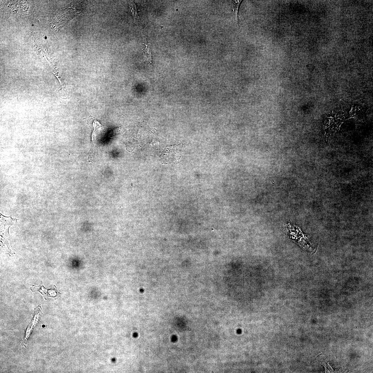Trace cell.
<instances>
[{
    "instance_id": "1",
    "label": "cell",
    "mask_w": 373,
    "mask_h": 373,
    "mask_svg": "<svg viewBox=\"0 0 373 373\" xmlns=\"http://www.w3.org/2000/svg\"><path fill=\"white\" fill-rule=\"evenodd\" d=\"M182 147L181 145L167 147L163 152V163H178L182 154Z\"/></svg>"
},
{
    "instance_id": "2",
    "label": "cell",
    "mask_w": 373,
    "mask_h": 373,
    "mask_svg": "<svg viewBox=\"0 0 373 373\" xmlns=\"http://www.w3.org/2000/svg\"><path fill=\"white\" fill-rule=\"evenodd\" d=\"M145 48L142 50L143 59L146 63L151 65L152 62V55L150 46L149 45H145Z\"/></svg>"
},
{
    "instance_id": "3",
    "label": "cell",
    "mask_w": 373,
    "mask_h": 373,
    "mask_svg": "<svg viewBox=\"0 0 373 373\" xmlns=\"http://www.w3.org/2000/svg\"><path fill=\"white\" fill-rule=\"evenodd\" d=\"M242 1H231L233 6V11L234 13L237 23H239L238 18V13L239 9L241 3Z\"/></svg>"
},
{
    "instance_id": "4",
    "label": "cell",
    "mask_w": 373,
    "mask_h": 373,
    "mask_svg": "<svg viewBox=\"0 0 373 373\" xmlns=\"http://www.w3.org/2000/svg\"><path fill=\"white\" fill-rule=\"evenodd\" d=\"M133 3V2H131V4H130L132 12L133 13V15L135 17V18H136L137 17V16L136 15L137 14L136 12V5Z\"/></svg>"
},
{
    "instance_id": "5",
    "label": "cell",
    "mask_w": 373,
    "mask_h": 373,
    "mask_svg": "<svg viewBox=\"0 0 373 373\" xmlns=\"http://www.w3.org/2000/svg\"><path fill=\"white\" fill-rule=\"evenodd\" d=\"M45 327V325H43V328Z\"/></svg>"
}]
</instances>
